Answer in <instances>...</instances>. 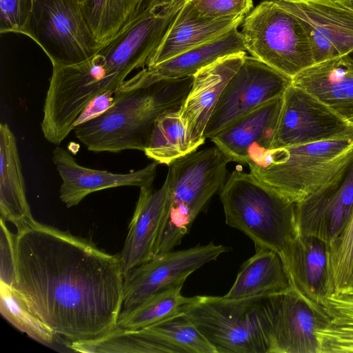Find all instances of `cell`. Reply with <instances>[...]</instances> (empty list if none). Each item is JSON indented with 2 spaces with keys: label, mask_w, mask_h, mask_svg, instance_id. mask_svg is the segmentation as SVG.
Wrapping results in <instances>:
<instances>
[{
  "label": "cell",
  "mask_w": 353,
  "mask_h": 353,
  "mask_svg": "<svg viewBox=\"0 0 353 353\" xmlns=\"http://www.w3.org/2000/svg\"><path fill=\"white\" fill-rule=\"evenodd\" d=\"M14 260L13 286L56 336L86 341L117 326L124 279L119 255L34 220L14 234Z\"/></svg>",
  "instance_id": "obj_1"
},
{
  "label": "cell",
  "mask_w": 353,
  "mask_h": 353,
  "mask_svg": "<svg viewBox=\"0 0 353 353\" xmlns=\"http://www.w3.org/2000/svg\"><path fill=\"white\" fill-rule=\"evenodd\" d=\"M193 76L162 79L148 85L118 90L114 103L99 116L77 125L76 138L94 152L144 151L158 117L179 110Z\"/></svg>",
  "instance_id": "obj_2"
},
{
  "label": "cell",
  "mask_w": 353,
  "mask_h": 353,
  "mask_svg": "<svg viewBox=\"0 0 353 353\" xmlns=\"http://www.w3.org/2000/svg\"><path fill=\"white\" fill-rule=\"evenodd\" d=\"M219 192L226 224L284 261L299 235L296 203L241 170L231 173Z\"/></svg>",
  "instance_id": "obj_3"
},
{
  "label": "cell",
  "mask_w": 353,
  "mask_h": 353,
  "mask_svg": "<svg viewBox=\"0 0 353 353\" xmlns=\"http://www.w3.org/2000/svg\"><path fill=\"white\" fill-rule=\"evenodd\" d=\"M230 162L216 147L181 157L169 165L168 194L154 256L172 250L225 183Z\"/></svg>",
  "instance_id": "obj_4"
},
{
  "label": "cell",
  "mask_w": 353,
  "mask_h": 353,
  "mask_svg": "<svg viewBox=\"0 0 353 353\" xmlns=\"http://www.w3.org/2000/svg\"><path fill=\"white\" fill-rule=\"evenodd\" d=\"M272 295L196 296L183 312L216 353H271Z\"/></svg>",
  "instance_id": "obj_5"
},
{
  "label": "cell",
  "mask_w": 353,
  "mask_h": 353,
  "mask_svg": "<svg viewBox=\"0 0 353 353\" xmlns=\"http://www.w3.org/2000/svg\"><path fill=\"white\" fill-rule=\"evenodd\" d=\"M353 159V137L270 150L250 173L296 203L325 184Z\"/></svg>",
  "instance_id": "obj_6"
},
{
  "label": "cell",
  "mask_w": 353,
  "mask_h": 353,
  "mask_svg": "<svg viewBox=\"0 0 353 353\" xmlns=\"http://www.w3.org/2000/svg\"><path fill=\"white\" fill-rule=\"evenodd\" d=\"M241 33L251 56L290 79L315 63L304 26L276 0L254 8L245 17Z\"/></svg>",
  "instance_id": "obj_7"
},
{
  "label": "cell",
  "mask_w": 353,
  "mask_h": 353,
  "mask_svg": "<svg viewBox=\"0 0 353 353\" xmlns=\"http://www.w3.org/2000/svg\"><path fill=\"white\" fill-rule=\"evenodd\" d=\"M118 90L93 57L78 64L52 65L41 122L44 138L59 145L92 100Z\"/></svg>",
  "instance_id": "obj_8"
},
{
  "label": "cell",
  "mask_w": 353,
  "mask_h": 353,
  "mask_svg": "<svg viewBox=\"0 0 353 353\" xmlns=\"http://www.w3.org/2000/svg\"><path fill=\"white\" fill-rule=\"evenodd\" d=\"M22 34L41 48L52 65L84 62L102 45L92 32L79 0H33Z\"/></svg>",
  "instance_id": "obj_9"
},
{
  "label": "cell",
  "mask_w": 353,
  "mask_h": 353,
  "mask_svg": "<svg viewBox=\"0 0 353 353\" xmlns=\"http://www.w3.org/2000/svg\"><path fill=\"white\" fill-rule=\"evenodd\" d=\"M353 137V127L328 105L291 84L283 103L271 150Z\"/></svg>",
  "instance_id": "obj_10"
},
{
  "label": "cell",
  "mask_w": 353,
  "mask_h": 353,
  "mask_svg": "<svg viewBox=\"0 0 353 353\" xmlns=\"http://www.w3.org/2000/svg\"><path fill=\"white\" fill-rule=\"evenodd\" d=\"M291 83L292 79L246 55L223 88L204 137L211 139L235 120L283 95Z\"/></svg>",
  "instance_id": "obj_11"
},
{
  "label": "cell",
  "mask_w": 353,
  "mask_h": 353,
  "mask_svg": "<svg viewBox=\"0 0 353 353\" xmlns=\"http://www.w3.org/2000/svg\"><path fill=\"white\" fill-rule=\"evenodd\" d=\"M228 251L230 248L210 242L154 256L124 276L122 310L137 305L160 290L183 285L192 273Z\"/></svg>",
  "instance_id": "obj_12"
},
{
  "label": "cell",
  "mask_w": 353,
  "mask_h": 353,
  "mask_svg": "<svg viewBox=\"0 0 353 353\" xmlns=\"http://www.w3.org/2000/svg\"><path fill=\"white\" fill-rule=\"evenodd\" d=\"M330 322L323 305L293 285L272 294L271 353H318L316 332Z\"/></svg>",
  "instance_id": "obj_13"
},
{
  "label": "cell",
  "mask_w": 353,
  "mask_h": 353,
  "mask_svg": "<svg viewBox=\"0 0 353 353\" xmlns=\"http://www.w3.org/2000/svg\"><path fill=\"white\" fill-rule=\"evenodd\" d=\"M298 17L315 63L353 52V10L336 0H276Z\"/></svg>",
  "instance_id": "obj_14"
},
{
  "label": "cell",
  "mask_w": 353,
  "mask_h": 353,
  "mask_svg": "<svg viewBox=\"0 0 353 353\" xmlns=\"http://www.w3.org/2000/svg\"><path fill=\"white\" fill-rule=\"evenodd\" d=\"M299 234L330 244L353 211V159L318 190L296 203Z\"/></svg>",
  "instance_id": "obj_15"
},
{
  "label": "cell",
  "mask_w": 353,
  "mask_h": 353,
  "mask_svg": "<svg viewBox=\"0 0 353 353\" xmlns=\"http://www.w3.org/2000/svg\"><path fill=\"white\" fill-rule=\"evenodd\" d=\"M283 103L276 97L235 120L210 139L230 162L254 164L271 150Z\"/></svg>",
  "instance_id": "obj_16"
},
{
  "label": "cell",
  "mask_w": 353,
  "mask_h": 353,
  "mask_svg": "<svg viewBox=\"0 0 353 353\" xmlns=\"http://www.w3.org/2000/svg\"><path fill=\"white\" fill-rule=\"evenodd\" d=\"M52 162L61 179L59 198L68 208L77 205L92 192L122 187L152 186L158 163L128 173H115L80 165L67 150L57 145L52 152Z\"/></svg>",
  "instance_id": "obj_17"
},
{
  "label": "cell",
  "mask_w": 353,
  "mask_h": 353,
  "mask_svg": "<svg viewBox=\"0 0 353 353\" xmlns=\"http://www.w3.org/2000/svg\"><path fill=\"white\" fill-rule=\"evenodd\" d=\"M246 52L221 57L193 75L181 117L194 151L205 142V130L225 85L243 63Z\"/></svg>",
  "instance_id": "obj_18"
},
{
  "label": "cell",
  "mask_w": 353,
  "mask_h": 353,
  "mask_svg": "<svg viewBox=\"0 0 353 353\" xmlns=\"http://www.w3.org/2000/svg\"><path fill=\"white\" fill-rule=\"evenodd\" d=\"M168 194L167 177L158 190H153L152 186L140 188L128 232L119 254L123 277L131 269L154 256Z\"/></svg>",
  "instance_id": "obj_19"
},
{
  "label": "cell",
  "mask_w": 353,
  "mask_h": 353,
  "mask_svg": "<svg viewBox=\"0 0 353 353\" xmlns=\"http://www.w3.org/2000/svg\"><path fill=\"white\" fill-rule=\"evenodd\" d=\"M242 52H247L242 34L237 28H234L158 65L143 68L125 80L119 90L148 85L162 79L192 77L221 57Z\"/></svg>",
  "instance_id": "obj_20"
},
{
  "label": "cell",
  "mask_w": 353,
  "mask_h": 353,
  "mask_svg": "<svg viewBox=\"0 0 353 353\" xmlns=\"http://www.w3.org/2000/svg\"><path fill=\"white\" fill-rule=\"evenodd\" d=\"M353 127V57L346 54L316 63L292 79Z\"/></svg>",
  "instance_id": "obj_21"
},
{
  "label": "cell",
  "mask_w": 353,
  "mask_h": 353,
  "mask_svg": "<svg viewBox=\"0 0 353 353\" xmlns=\"http://www.w3.org/2000/svg\"><path fill=\"white\" fill-rule=\"evenodd\" d=\"M329 252L321 239L299 234L283 261L292 285L321 305L332 294Z\"/></svg>",
  "instance_id": "obj_22"
},
{
  "label": "cell",
  "mask_w": 353,
  "mask_h": 353,
  "mask_svg": "<svg viewBox=\"0 0 353 353\" xmlns=\"http://www.w3.org/2000/svg\"><path fill=\"white\" fill-rule=\"evenodd\" d=\"M245 17L216 20L197 17L188 0L176 16L162 41L151 56L146 67L167 61L197 46L213 40L237 28Z\"/></svg>",
  "instance_id": "obj_23"
},
{
  "label": "cell",
  "mask_w": 353,
  "mask_h": 353,
  "mask_svg": "<svg viewBox=\"0 0 353 353\" xmlns=\"http://www.w3.org/2000/svg\"><path fill=\"white\" fill-rule=\"evenodd\" d=\"M0 214L17 230L35 220L26 197L17 139L6 123L0 125Z\"/></svg>",
  "instance_id": "obj_24"
},
{
  "label": "cell",
  "mask_w": 353,
  "mask_h": 353,
  "mask_svg": "<svg viewBox=\"0 0 353 353\" xmlns=\"http://www.w3.org/2000/svg\"><path fill=\"white\" fill-rule=\"evenodd\" d=\"M292 286L281 256L272 249L256 247L255 254L241 266L228 292L223 296L240 299L283 292Z\"/></svg>",
  "instance_id": "obj_25"
},
{
  "label": "cell",
  "mask_w": 353,
  "mask_h": 353,
  "mask_svg": "<svg viewBox=\"0 0 353 353\" xmlns=\"http://www.w3.org/2000/svg\"><path fill=\"white\" fill-rule=\"evenodd\" d=\"M183 285H174L160 290L137 305L122 310L117 326L130 330H140L169 317L183 313L185 307L196 296L185 297L181 294Z\"/></svg>",
  "instance_id": "obj_26"
},
{
  "label": "cell",
  "mask_w": 353,
  "mask_h": 353,
  "mask_svg": "<svg viewBox=\"0 0 353 353\" xmlns=\"http://www.w3.org/2000/svg\"><path fill=\"white\" fill-rule=\"evenodd\" d=\"M143 152L148 159L168 166L194 152L179 110L166 111L158 117Z\"/></svg>",
  "instance_id": "obj_27"
},
{
  "label": "cell",
  "mask_w": 353,
  "mask_h": 353,
  "mask_svg": "<svg viewBox=\"0 0 353 353\" xmlns=\"http://www.w3.org/2000/svg\"><path fill=\"white\" fill-rule=\"evenodd\" d=\"M67 346L75 352L85 353H176L171 346L143 329L118 326L101 337L68 342Z\"/></svg>",
  "instance_id": "obj_28"
},
{
  "label": "cell",
  "mask_w": 353,
  "mask_h": 353,
  "mask_svg": "<svg viewBox=\"0 0 353 353\" xmlns=\"http://www.w3.org/2000/svg\"><path fill=\"white\" fill-rule=\"evenodd\" d=\"M151 0H85L84 16L97 41L103 44L132 20Z\"/></svg>",
  "instance_id": "obj_29"
},
{
  "label": "cell",
  "mask_w": 353,
  "mask_h": 353,
  "mask_svg": "<svg viewBox=\"0 0 353 353\" xmlns=\"http://www.w3.org/2000/svg\"><path fill=\"white\" fill-rule=\"evenodd\" d=\"M142 329L170 345L176 353H216L184 312Z\"/></svg>",
  "instance_id": "obj_30"
},
{
  "label": "cell",
  "mask_w": 353,
  "mask_h": 353,
  "mask_svg": "<svg viewBox=\"0 0 353 353\" xmlns=\"http://www.w3.org/2000/svg\"><path fill=\"white\" fill-rule=\"evenodd\" d=\"M0 312L14 327L36 341L50 345L54 341V332L30 311L18 290L3 282H0Z\"/></svg>",
  "instance_id": "obj_31"
},
{
  "label": "cell",
  "mask_w": 353,
  "mask_h": 353,
  "mask_svg": "<svg viewBox=\"0 0 353 353\" xmlns=\"http://www.w3.org/2000/svg\"><path fill=\"white\" fill-rule=\"evenodd\" d=\"M329 246L332 294L353 292V211L341 232Z\"/></svg>",
  "instance_id": "obj_32"
},
{
  "label": "cell",
  "mask_w": 353,
  "mask_h": 353,
  "mask_svg": "<svg viewBox=\"0 0 353 353\" xmlns=\"http://www.w3.org/2000/svg\"><path fill=\"white\" fill-rule=\"evenodd\" d=\"M197 17L203 20L246 17L253 0H188Z\"/></svg>",
  "instance_id": "obj_33"
},
{
  "label": "cell",
  "mask_w": 353,
  "mask_h": 353,
  "mask_svg": "<svg viewBox=\"0 0 353 353\" xmlns=\"http://www.w3.org/2000/svg\"><path fill=\"white\" fill-rule=\"evenodd\" d=\"M318 353L353 352V325L330 324L316 332Z\"/></svg>",
  "instance_id": "obj_34"
},
{
  "label": "cell",
  "mask_w": 353,
  "mask_h": 353,
  "mask_svg": "<svg viewBox=\"0 0 353 353\" xmlns=\"http://www.w3.org/2000/svg\"><path fill=\"white\" fill-rule=\"evenodd\" d=\"M33 0H0V32L22 34Z\"/></svg>",
  "instance_id": "obj_35"
},
{
  "label": "cell",
  "mask_w": 353,
  "mask_h": 353,
  "mask_svg": "<svg viewBox=\"0 0 353 353\" xmlns=\"http://www.w3.org/2000/svg\"><path fill=\"white\" fill-rule=\"evenodd\" d=\"M1 222L0 282L14 285L15 281L14 234L2 218Z\"/></svg>",
  "instance_id": "obj_36"
},
{
  "label": "cell",
  "mask_w": 353,
  "mask_h": 353,
  "mask_svg": "<svg viewBox=\"0 0 353 353\" xmlns=\"http://www.w3.org/2000/svg\"><path fill=\"white\" fill-rule=\"evenodd\" d=\"M322 305L331 319V324L353 325V292L332 294Z\"/></svg>",
  "instance_id": "obj_37"
},
{
  "label": "cell",
  "mask_w": 353,
  "mask_h": 353,
  "mask_svg": "<svg viewBox=\"0 0 353 353\" xmlns=\"http://www.w3.org/2000/svg\"><path fill=\"white\" fill-rule=\"evenodd\" d=\"M115 94L107 92L92 100L79 117L76 126L99 116L108 110L114 102Z\"/></svg>",
  "instance_id": "obj_38"
},
{
  "label": "cell",
  "mask_w": 353,
  "mask_h": 353,
  "mask_svg": "<svg viewBox=\"0 0 353 353\" xmlns=\"http://www.w3.org/2000/svg\"><path fill=\"white\" fill-rule=\"evenodd\" d=\"M336 1L353 10V0H336Z\"/></svg>",
  "instance_id": "obj_39"
},
{
  "label": "cell",
  "mask_w": 353,
  "mask_h": 353,
  "mask_svg": "<svg viewBox=\"0 0 353 353\" xmlns=\"http://www.w3.org/2000/svg\"><path fill=\"white\" fill-rule=\"evenodd\" d=\"M85 0H79V1L82 3L83 2H84Z\"/></svg>",
  "instance_id": "obj_40"
},
{
  "label": "cell",
  "mask_w": 353,
  "mask_h": 353,
  "mask_svg": "<svg viewBox=\"0 0 353 353\" xmlns=\"http://www.w3.org/2000/svg\"><path fill=\"white\" fill-rule=\"evenodd\" d=\"M350 55L353 57V52L350 53Z\"/></svg>",
  "instance_id": "obj_41"
}]
</instances>
